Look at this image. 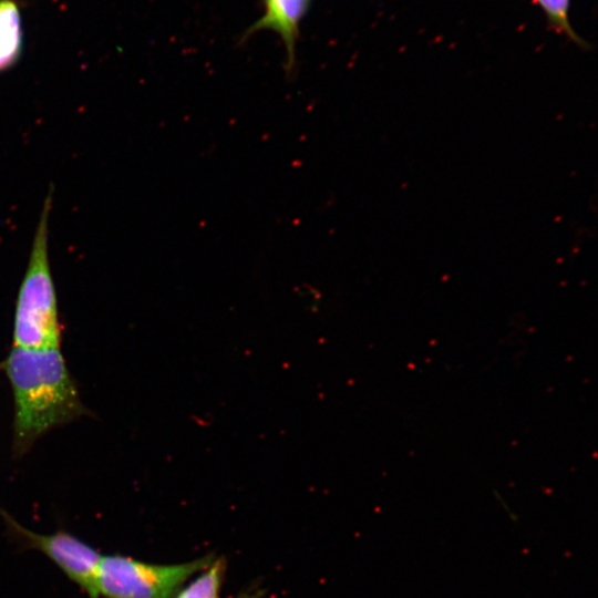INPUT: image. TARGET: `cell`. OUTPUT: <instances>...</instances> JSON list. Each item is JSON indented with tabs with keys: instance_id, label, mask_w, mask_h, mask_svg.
Wrapping results in <instances>:
<instances>
[{
	"instance_id": "cell-1",
	"label": "cell",
	"mask_w": 598,
	"mask_h": 598,
	"mask_svg": "<svg viewBox=\"0 0 598 598\" xmlns=\"http://www.w3.org/2000/svg\"><path fill=\"white\" fill-rule=\"evenodd\" d=\"M2 367L13 401V451L23 455L45 432L86 413L60 348L12 347Z\"/></svg>"
},
{
	"instance_id": "cell-2",
	"label": "cell",
	"mask_w": 598,
	"mask_h": 598,
	"mask_svg": "<svg viewBox=\"0 0 598 598\" xmlns=\"http://www.w3.org/2000/svg\"><path fill=\"white\" fill-rule=\"evenodd\" d=\"M51 204L52 192L44 200L29 264L17 298L13 320L14 347L60 348L61 328L48 252Z\"/></svg>"
},
{
	"instance_id": "cell-3",
	"label": "cell",
	"mask_w": 598,
	"mask_h": 598,
	"mask_svg": "<svg viewBox=\"0 0 598 598\" xmlns=\"http://www.w3.org/2000/svg\"><path fill=\"white\" fill-rule=\"evenodd\" d=\"M206 556L177 565H153L123 556L102 557L99 595L107 598H173L183 582L212 563Z\"/></svg>"
},
{
	"instance_id": "cell-4",
	"label": "cell",
	"mask_w": 598,
	"mask_h": 598,
	"mask_svg": "<svg viewBox=\"0 0 598 598\" xmlns=\"http://www.w3.org/2000/svg\"><path fill=\"white\" fill-rule=\"evenodd\" d=\"M17 527L32 546L53 560L91 598H99L97 575L102 556L96 550L66 533L41 535Z\"/></svg>"
},
{
	"instance_id": "cell-5",
	"label": "cell",
	"mask_w": 598,
	"mask_h": 598,
	"mask_svg": "<svg viewBox=\"0 0 598 598\" xmlns=\"http://www.w3.org/2000/svg\"><path fill=\"white\" fill-rule=\"evenodd\" d=\"M261 17L251 25L248 33L270 30L277 33L286 50L285 69L287 74L296 68V42L299 27L311 0H262Z\"/></svg>"
},
{
	"instance_id": "cell-6",
	"label": "cell",
	"mask_w": 598,
	"mask_h": 598,
	"mask_svg": "<svg viewBox=\"0 0 598 598\" xmlns=\"http://www.w3.org/2000/svg\"><path fill=\"white\" fill-rule=\"evenodd\" d=\"M21 40V20L16 3L0 0V70L18 59Z\"/></svg>"
},
{
	"instance_id": "cell-7",
	"label": "cell",
	"mask_w": 598,
	"mask_h": 598,
	"mask_svg": "<svg viewBox=\"0 0 598 598\" xmlns=\"http://www.w3.org/2000/svg\"><path fill=\"white\" fill-rule=\"evenodd\" d=\"M545 13L554 30L574 43L584 47L585 41L576 33L569 19L570 0H534Z\"/></svg>"
},
{
	"instance_id": "cell-8",
	"label": "cell",
	"mask_w": 598,
	"mask_h": 598,
	"mask_svg": "<svg viewBox=\"0 0 598 598\" xmlns=\"http://www.w3.org/2000/svg\"><path fill=\"white\" fill-rule=\"evenodd\" d=\"M224 563H212L206 571L195 579L188 587L179 592L176 598H218L223 580ZM254 598V597H240Z\"/></svg>"
}]
</instances>
